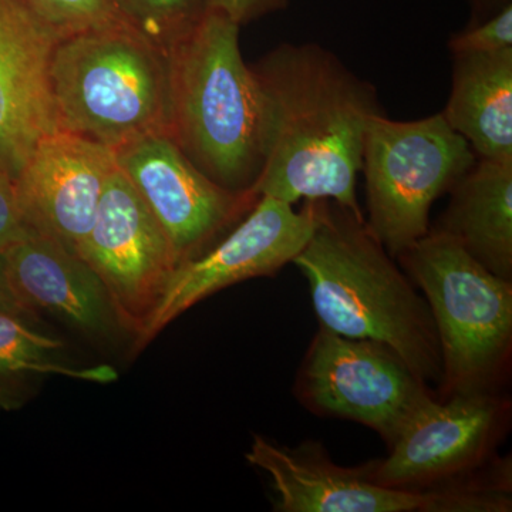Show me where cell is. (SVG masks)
<instances>
[{"mask_svg": "<svg viewBox=\"0 0 512 512\" xmlns=\"http://www.w3.org/2000/svg\"><path fill=\"white\" fill-rule=\"evenodd\" d=\"M254 70L264 103V167L256 197L357 201L367 127L382 113L375 87L316 43L275 47Z\"/></svg>", "mask_w": 512, "mask_h": 512, "instance_id": "cell-1", "label": "cell"}, {"mask_svg": "<svg viewBox=\"0 0 512 512\" xmlns=\"http://www.w3.org/2000/svg\"><path fill=\"white\" fill-rule=\"evenodd\" d=\"M312 237L292 264L305 275L320 326L393 349L420 379L440 386L441 349L423 295L365 218L319 200Z\"/></svg>", "mask_w": 512, "mask_h": 512, "instance_id": "cell-2", "label": "cell"}, {"mask_svg": "<svg viewBox=\"0 0 512 512\" xmlns=\"http://www.w3.org/2000/svg\"><path fill=\"white\" fill-rule=\"evenodd\" d=\"M239 29L228 16L205 10L171 47L168 136L214 183L252 192L264 167V103L242 59Z\"/></svg>", "mask_w": 512, "mask_h": 512, "instance_id": "cell-3", "label": "cell"}, {"mask_svg": "<svg viewBox=\"0 0 512 512\" xmlns=\"http://www.w3.org/2000/svg\"><path fill=\"white\" fill-rule=\"evenodd\" d=\"M50 87L60 130L113 151L170 130L168 53L128 23L60 39Z\"/></svg>", "mask_w": 512, "mask_h": 512, "instance_id": "cell-4", "label": "cell"}, {"mask_svg": "<svg viewBox=\"0 0 512 512\" xmlns=\"http://www.w3.org/2000/svg\"><path fill=\"white\" fill-rule=\"evenodd\" d=\"M396 259L423 292L439 336L437 397L500 392L511 365L512 281L488 271L436 228Z\"/></svg>", "mask_w": 512, "mask_h": 512, "instance_id": "cell-5", "label": "cell"}, {"mask_svg": "<svg viewBox=\"0 0 512 512\" xmlns=\"http://www.w3.org/2000/svg\"><path fill=\"white\" fill-rule=\"evenodd\" d=\"M476 161L473 148L443 113L414 121L373 117L363 147L366 222L394 259L427 235L431 205Z\"/></svg>", "mask_w": 512, "mask_h": 512, "instance_id": "cell-6", "label": "cell"}, {"mask_svg": "<svg viewBox=\"0 0 512 512\" xmlns=\"http://www.w3.org/2000/svg\"><path fill=\"white\" fill-rule=\"evenodd\" d=\"M511 402L500 392L431 397L417 410L370 477L402 490L511 494L510 464L480 476L507 433Z\"/></svg>", "mask_w": 512, "mask_h": 512, "instance_id": "cell-7", "label": "cell"}, {"mask_svg": "<svg viewBox=\"0 0 512 512\" xmlns=\"http://www.w3.org/2000/svg\"><path fill=\"white\" fill-rule=\"evenodd\" d=\"M295 394L309 412L363 424L389 447L417 410L437 397L389 346L323 326L303 357Z\"/></svg>", "mask_w": 512, "mask_h": 512, "instance_id": "cell-8", "label": "cell"}, {"mask_svg": "<svg viewBox=\"0 0 512 512\" xmlns=\"http://www.w3.org/2000/svg\"><path fill=\"white\" fill-rule=\"evenodd\" d=\"M252 466L271 477L281 512H505L510 494L474 490L414 491L387 487L367 466L333 463L318 443L288 448L256 436Z\"/></svg>", "mask_w": 512, "mask_h": 512, "instance_id": "cell-9", "label": "cell"}, {"mask_svg": "<svg viewBox=\"0 0 512 512\" xmlns=\"http://www.w3.org/2000/svg\"><path fill=\"white\" fill-rule=\"evenodd\" d=\"M318 202L305 201L302 210L295 211L288 202L259 197L220 244L174 269L134 348L143 349L208 296L248 279L274 276L291 264L315 231Z\"/></svg>", "mask_w": 512, "mask_h": 512, "instance_id": "cell-10", "label": "cell"}, {"mask_svg": "<svg viewBox=\"0 0 512 512\" xmlns=\"http://www.w3.org/2000/svg\"><path fill=\"white\" fill-rule=\"evenodd\" d=\"M79 256L106 289L120 328L137 338L177 262L164 229L119 164L107 178Z\"/></svg>", "mask_w": 512, "mask_h": 512, "instance_id": "cell-11", "label": "cell"}, {"mask_svg": "<svg viewBox=\"0 0 512 512\" xmlns=\"http://www.w3.org/2000/svg\"><path fill=\"white\" fill-rule=\"evenodd\" d=\"M117 164L164 229L177 266L214 242L254 208V192H235L202 174L167 133L114 150Z\"/></svg>", "mask_w": 512, "mask_h": 512, "instance_id": "cell-12", "label": "cell"}, {"mask_svg": "<svg viewBox=\"0 0 512 512\" xmlns=\"http://www.w3.org/2000/svg\"><path fill=\"white\" fill-rule=\"evenodd\" d=\"M116 164L111 148L76 134L43 138L15 178L23 221L79 256Z\"/></svg>", "mask_w": 512, "mask_h": 512, "instance_id": "cell-13", "label": "cell"}, {"mask_svg": "<svg viewBox=\"0 0 512 512\" xmlns=\"http://www.w3.org/2000/svg\"><path fill=\"white\" fill-rule=\"evenodd\" d=\"M59 40L23 0H0V173L13 180L37 144L60 131L50 87Z\"/></svg>", "mask_w": 512, "mask_h": 512, "instance_id": "cell-14", "label": "cell"}, {"mask_svg": "<svg viewBox=\"0 0 512 512\" xmlns=\"http://www.w3.org/2000/svg\"><path fill=\"white\" fill-rule=\"evenodd\" d=\"M0 254L10 286L35 315L50 313L93 338L121 329L100 279L56 239L26 225Z\"/></svg>", "mask_w": 512, "mask_h": 512, "instance_id": "cell-15", "label": "cell"}, {"mask_svg": "<svg viewBox=\"0 0 512 512\" xmlns=\"http://www.w3.org/2000/svg\"><path fill=\"white\" fill-rule=\"evenodd\" d=\"M454 56L444 119L477 158L512 161V47Z\"/></svg>", "mask_w": 512, "mask_h": 512, "instance_id": "cell-16", "label": "cell"}, {"mask_svg": "<svg viewBox=\"0 0 512 512\" xmlns=\"http://www.w3.org/2000/svg\"><path fill=\"white\" fill-rule=\"evenodd\" d=\"M450 194L434 228L456 239L488 271L512 281V161L477 158Z\"/></svg>", "mask_w": 512, "mask_h": 512, "instance_id": "cell-17", "label": "cell"}, {"mask_svg": "<svg viewBox=\"0 0 512 512\" xmlns=\"http://www.w3.org/2000/svg\"><path fill=\"white\" fill-rule=\"evenodd\" d=\"M30 320L0 311V409H13L26 384L45 376H64L84 382L117 380L113 367H77L63 357L62 340L39 332Z\"/></svg>", "mask_w": 512, "mask_h": 512, "instance_id": "cell-18", "label": "cell"}, {"mask_svg": "<svg viewBox=\"0 0 512 512\" xmlns=\"http://www.w3.org/2000/svg\"><path fill=\"white\" fill-rule=\"evenodd\" d=\"M117 5L128 25L165 53L205 13V0H117Z\"/></svg>", "mask_w": 512, "mask_h": 512, "instance_id": "cell-19", "label": "cell"}, {"mask_svg": "<svg viewBox=\"0 0 512 512\" xmlns=\"http://www.w3.org/2000/svg\"><path fill=\"white\" fill-rule=\"evenodd\" d=\"M59 39L127 23L117 0H23Z\"/></svg>", "mask_w": 512, "mask_h": 512, "instance_id": "cell-20", "label": "cell"}, {"mask_svg": "<svg viewBox=\"0 0 512 512\" xmlns=\"http://www.w3.org/2000/svg\"><path fill=\"white\" fill-rule=\"evenodd\" d=\"M453 55L460 53H494L512 47V3L508 2L481 23L457 33L448 42Z\"/></svg>", "mask_w": 512, "mask_h": 512, "instance_id": "cell-21", "label": "cell"}, {"mask_svg": "<svg viewBox=\"0 0 512 512\" xmlns=\"http://www.w3.org/2000/svg\"><path fill=\"white\" fill-rule=\"evenodd\" d=\"M289 0H205V10L220 12L239 26L286 9Z\"/></svg>", "mask_w": 512, "mask_h": 512, "instance_id": "cell-22", "label": "cell"}, {"mask_svg": "<svg viewBox=\"0 0 512 512\" xmlns=\"http://www.w3.org/2000/svg\"><path fill=\"white\" fill-rule=\"evenodd\" d=\"M25 228L16 197L15 180L0 173V248L18 238Z\"/></svg>", "mask_w": 512, "mask_h": 512, "instance_id": "cell-23", "label": "cell"}, {"mask_svg": "<svg viewBox=\"0 0 512 512\" xmlns=\"http://www.w3.org/2000/svg\"><path fill=\"white\" fill-rule=\"evenodd\" d=\"M0 311L12 312L29 320L36 319L35 313L26 308L25 303L20 301L18 295L10 286L2 254H0Z\"/></svg>", "mask_w": 512, "mask_h": 512, "instance_id": "cell-24", "label": "cell"}, {"mask_svg": "<svg viewBox=\"0 0 512 512\" xmlns=\"http://www.w3.org/2000/svg\"><path fill=\"white\" fill-rule=\"evenodd\" d=\"M474 3H476L477 6H494L498 5V3H501V6L507 5L508 2H511V0H473Z\"/></svg>", "mask_w": 512, "mask_h": 512, "instance_id": "cell-25", "label": "cell"}]
</instances>
